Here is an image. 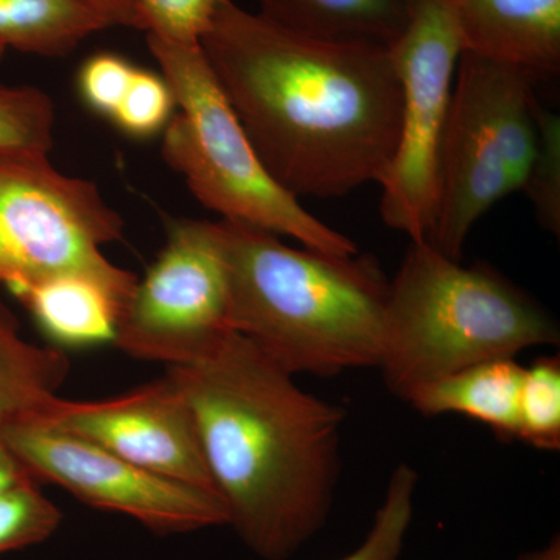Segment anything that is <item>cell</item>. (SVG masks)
Returning <instances> with one entry per match:
<instances>
[{
    "instance_id": "cell-20",
    "label": "cell",
    "mask_w": 560,
    "mask_h": 560,
    "mask_svg": "<svg viewBox=\"0 0 560 560\" xmlns=\"http://www.w3.org/2000/svg\"><path fill=\"white\" fill-rule=\"evenodd\" d=\"M419 475L401 463L390 475L385 500L363 544L341 560H399L411 525Z\"/></svg>"
},
{
    "instance_id": "cell-7",
    "label": "cell",
    "mask_w": 560,
    "mask_h": 560,
    "mask_svg": "<svg viewBox=\"0 0 560 560\" xmlns=\"http://www.w3.org/2000/svg\"><path fill=\"white\" fill-rule=\"evenodd\" d=\"M124 226L94 183L62 175L49 153H0V283L10 291L88 278L128 301L138 276L102 250Z\"/></svg>"
},
{
    "instance_id": "cell-23",
    "label": "cell",
    "mask_w": 560,
    "mask_h": 560,
    "mask_svg": "<svg viewBox=\"0 0 560 560\" xmlns=\"http://www.w3.org/2000/svg\"><path fill=\"white\" fill-rule=\"evenodd\" d=\"M176 108L164 75L138 68L110 124L132 139H150L164 132Z\"/></svg>"
},
{
    "instance_id": "cell-10",
    "label": "cell",
    "mask_w": 560,
    "mask_h": 560,
    "mask_svg": "<svg viewBox=\"0 0 560 560\" xmlns=\"http://www.w3.org/2000/svg\"><path fill=\"white\" fill-rule=\"evenodd\" d=\"M0 430L33 480L60 486L90 506L119 512L156 534L228 525L226 508L213 490L142 469L39 416Z\"/></svg>"
},
{
    "instance_id": "cell-14",
    "label": "cell",
    "mask_w": 560,
    "mask_h": 560,
    "mask_svg": "<svg viewBox=\"0 0 560 560\" xmlns=\"http://www.w3.org/2000/svg\"><path fill=\"white\" fill-rule=\"evenodd\" d=\"M523 371L514 359L485 361L420 386L407 401L429 418L466 416L501 440H517Z\"/></svg>"
},
{
    "instance_id": "cell-18",
    "label": "cell",
    "mask_w": 560,
    "mask_h": 560,
    "mask_svg": "<svg viewBox=\"0 0 560 560\" xmlns=\"http://www.w3.org/2000/svg\"><path fill=\"white\" fill-rule=\"evenodd\" d=\"M517 440L539 451H559V357H541L523 371Z\"/></svg>"
},
{
    "instance_id": "cell-28",
    "label": "cell",
    "mask_w": 560,
    "mask_h": 560,
    "mask_svg": "<svg viewBox=\"0 0 560 560\" xmlns=\"http://www.w3.org/2000/svg\"><path fill=\"white\" fill-rule=\"evenodd\" d=\"M518 560H560L559 537H555L544 550L528 552V555H523Z\"/></svg>"
},
{
    "instance_id": "cell-25",
    "label": "cell",
    "mask_w": 560,
    "mask_h": 560,
    "mask_svg": "<svg viewBox=\"0 0 560 560\" xmlns=\"http://www.w3.org/2000/svg\"><path fill=\"white\" fill-rule=\"evenodd\" d=\"M138 66L119 54L101 51L91 55L80 66L77 88L81 101L106 120L119 109Z\"/></svg>"
},
{
    "instance_id": "cell-30",
    "label": "cell",
    "mask_w": 560,
    "mask_h": 560,
    "mask_svg": "<svg viewBox=\"0 0 560 560\" xmlns=\"http://www.w3.org/2000/svg\"><path fill=\"white\" fill-rule=\"evenodd\" d=\"M405 5L408 7V9H411L412 5H416V3L419 2V0H404Z\"/></svg>"
},
{
    "instance_id": "cell-15",
    "label": "cell",
    "mask_w": 560,
    "mask_h": 560,
    "mask_svg": "<svg viewBox=\"0 0 560 560\" xmlns=\"http://www.w3.org/2000/svg\"><path fill=\"white\" fill-rule=\"evenodd\" d=\"M265 20L305 36L338 44L389 47L407 27L404 0H257Z\"/></svg>"
},
{
    "instance_id": "cell-17",
    "label": "cell",
    "mask_w": 560,
    "mask_h": 560,
    "mask_svg": "<svg viewBox=\"0 0 560 560\" xmlns=\"http://www.w3.org/2000/svg\"><path fill=\"white\" fill-rule=\"evenodd\" d=\"M110 25L81 0H0V44L60 58Z\"/></svg>"
},
{
    "instance_id": "cell-3",
    "label": "cell",
    "mask_w": 560,
    "mask_h": 560,
    "mask_svg": "<svg viewBox=\"0 0 560 560\" xmlns=\"http://www.w3.org/2000/svg\"><path fill=\"white\" fill-rule=\"evenodd\" d=\"M220 226L232 331L293 377L377 368L389 293L377 259L291 248L235 221Z\"/></svg>"
},
{
    "instance_id": "cell-2",
    "label": "cell",
    "mask_w": 560,
    "mask_h": 560,
    "mask_svg": "<svg viewBox=\"0 0 560 560\" xmlns=\"http://www.w3.org/2000/svg\"><path fill=\"white\" fill-rule=\"evenodd\" d=\"M167 374L194 411L228 525L259 558H291L329 517L345 408L305 393L235 331Z\"/></svg>"
},
{
    "instance_id": "cell-8",
    "label": "cell",
    "mask_w": 560,
    "mask_h": 560,
    "mask_svg": "<svg viewBox=\"0 0 560 560\" xmlns=\"http://www.w3.org/2000/svg\"><path fill=\"white\" fill-rule=\"evenodd\" d=\"M401 88L399 139L381 180L382 219L411 242L436 219L438 167L463 40L451 0H419L388 47Z\"/></svg>"
},
{
    "instance_id": "cell-22",
    "label": "cell",
    "mask_w": 560,
    "mask_h": 560,
    "mask_svg": "<svg viewBox=\"0 0 560 560\" xmlns=\"http://www.w3.org/2000/svg\"><path fill=\"white\" fill-rule=\"evenodd\" d=\"M61 511L36 482L0 495V555L43 544L60 528Z\"/></svg>"
},
{
    "instance_id": "cell-19",
    "label": "cell",
    "mask_w": 560,
    "mask_h": 560,
    "mask_svg": "<svg viewBox=\"0 0 560 560\" xmlns=\"http://www.w3.org/2000/svg\"><path fill=\"white\" fill-rule=\"evenodd\" d=\"M55 106L33 86L0 84V153L39 151L54 147Z\"/></svg>"
},
{
    "instance_id": "cell-29",
    "label": "cell",
    "mask_w": 560,
    "mask_h": 560,
    "mask_svg": "<svg viewBox=\"0 0 560 560\" xmlns=\"http://www.w3.org/2000/svg\"><path fill=\"white\" fill-rule=\"evenodd\" d=\"M7 47L5 46H2V44H0V61H2V58L5 57V54H7Z\"/></svg>"
},
{
    "instance_id": "cell-21",
    "label": "cell",
    "mask_w": 560,
    "mask_h": 560,
    "mask_svg": "<svg viewBox=\"0 0 560 560\" xmlns=\"http://www.w3.org/2000/svg\"><path fill=\"white\" fill-rule=\"evenodd\" d=\"M537 147L522 191L536 210L537 221L556 237L560 235V119L536 103Z\"/></svg>"
},
{
    "instance_id": "cell-12",
    "label": "cell",
    "mask_w": 560,
    "mask_h": 560,
    "mask_svg": "<svg viewBox=\"0 0 560 560\" xmlns=\"http://www.w3.org/2000/svg\"><path fill=\"white\" fill-rule=\"evenodd\" d=\"M463 51L525 70L560 72V0H451Z\"/></svg>"
},
{
    "instance_id": "cell-4",
    "label": "cell",
    "mask_w": 560,
    "mask_h": 560,
    "mask_svg": "<svg viewBox=\"0 0 560 560\" xmlns=\"http://www.w3.org/2000/svg\"><path fill=\"white\" fill-rule=\"evenodd\" d=\"M559 342V327L488 265L467 268L429 241L411 242L389 282L381 360L400 399L460 370Z\"/></svg>"
},
{
    "instance_id": "cell-27",
    "label": "cell",
    "mask_w": 560,
    "mask_h": 560,
    "mask_svg": "<svg viewBox=\"0 0 560 560\" xmlns=\"http://www.w3.org/2000/svg\"><path fill=\"white\" fill-rule=\"evenodd\" d=\"M36 482L32 475L25 469L22 460L18 458L16 453L11 451L9 442L3 438L0 430V495L10 492V490Z\"/></svg>"
},
{
    "instance_id": "cell-11",
    "label": "cell",
    "mask_w": 560,
    "mask_h": 560,
    "mask_svg": "<svg viewBox=\"0 0 560 560\" xmlns=\"http://www.w3.org/2000/svg\"><path fill=\"white\" fill-rule=\"evenodd\" d=\"M35 415L142 469L217 492L194 411L168 374L109 400L55 396Z\"/></svg>"
},
{
    "instance_id": "cell-5",
    "label": "cell",
    "mask_w": 560,
    "mask_h": 560,
    "mask_svg": "<svg viewBox=\"0 0 560 560\" xmlns=\"http://www.w3.org/2000/svg\"><path fill=\"white\" fill-rule=\"evenodd\" d=\"M147 44L180 109L162 132V158L202 206L223 220L289 235L305 248L359 254L348 235L313 217L268 173L200 44L153 35Z\"/></svg>"
},
{
    "instance_id": "cell-6",
    "label": "cell",
    "mask_w": 560,
    "mask_h": 560,
    "mask_svg": "<svg viewBox=\"0 0 560 560\" xmlns=\"http://www.w3.org/2000/svg\"><path fill=\"white\" fill-rule=\"evenodd\" d=\"M536 77L463 51L438 167L436 219L429 241L459 260L471 228L522 190L537 147Z\"/></svg>"
},
{
    "instance_id": "cell-13",
    "label": "cell",
    "mask_w": 560,
    "mask_h": 560,
    "mask_svg": "<svg viewBox=\"0 0 560 560\" xmlns=\"http://www.w3.org/2000/svg\"><path fill=\"white\" fill-rule=\"evenodd\" d=\"M55 348L113 342L127 301L97 280L58 278L11 291Z\"/></svg>"
},
{
    "instance_id": "cell-26",
    "label": "cell",
    "mask_w": 560,
    "mask_h": 560,
    "mask_svg": "<svg viewBox=\"0 0 560 560\" xmlns=\"http://www.w3.org/2000/svg\"><path fill=\"white\" fill-rule=\"evenodd\" d=\"M81 2L97 11L108 21L110 27L120 25V27L135 28V31H145L136 0H81Z\"/></svg>"
},
{
    "instance_id": "cell-24",
    "label": "cell",
    "mask_w": 560,
    "mask_h": 560,
    "mask_svg": "<svg viewBox=\"0 0 560 560\" xmlns=\"http://www.w3.org/2000/svg\"><path fill=\"white\" fill-rule=\"evenodd\" d=\"M226 0H136L147 35L172 43L200 44Z\"/></svg>"
},
{
    "instance_id": "cell-16",
    "label": "cell",
    "mask_w": 560,
    "mask_h": 560,
    "mask_svg": "<svg viewBox=\"0 0 560 560\" xmlns=\"http://www.w3.org/2000/svg\"><path fill=\"white\" fill-rule=\"evenodd\" d=\"M69 371L65 350L25 340L20 320L0 298V429L38 412L57 396Z\"/></svg>"
},
{
    "instance_id": "cell-1",
    "label": "cell",
    "mask_w": 560,
    "mask_h": 560,
    "mask_svg": "<svg viewBox=\"0 0 560 560\" xmlns=\"http://www.w3.org/2000/svg\"><path fill=\"white\" fill-rule=\"evenodd\" d=\"M200 46L250 145L283 189L331 200L381 183L401 117L388 47L305 38L232 0Z\"/></svg>"
},
{
    "instance_id": "cell-9",
    "label": "cell",
    "mask_w": 560,
    "mask_h": 560,
    "mask_svg": "<svg viewBox=\"0 0 560 560\" xmlns=\"http://www.w3.org/2000/svg\"><path fill=\"white\" fill-rule=\"evenodd\" d=\"M231 331L220 221H168L164 248L128 298L113 345L138 360L186 366L205 359Z\"/></svg>"
}]
</instances>
